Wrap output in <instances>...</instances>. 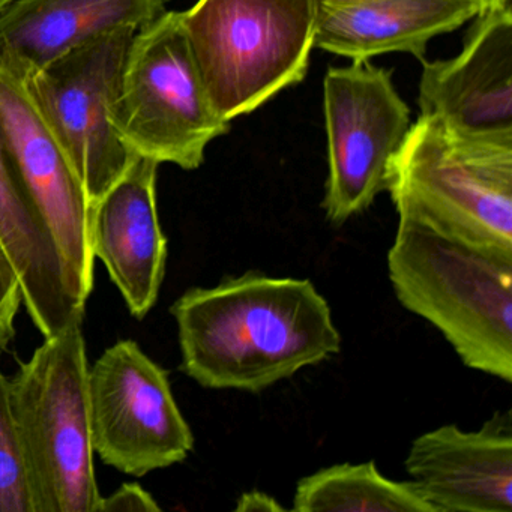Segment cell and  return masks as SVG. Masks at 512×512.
<instances>
[{"label": "cell", "instance_id": "2", "mask_svg": "<svg viewBox=\"0 0 512 512\" xmlns=\"http://www.w3.org/2000/svg\"><path fill=\"white\" fill-rule=\"evenodd\" d=\"M388 272L400 304L436 326L464 365L512 382V253L398 218Z\"/></svg>", "mask_w": 512, "mask_h": 512}, {"label": "cell", "instance_id": "11", "mask_svg": "<svg viewBox=\"0 0 512 512\" xmlns=\"http://www.w3.org/2000/svg\"><path fill=\"white\" fill-rule=\"evenodd\" d=\"M473 20L458 55L422 62L421 115L467 133L512 136V5Z\"/></svg>", "mask_w": 512, "mask_h": 512}, {"label": "cell", "instance_id": "23", "mask_svg": "<svg viewBox=\"0 0 512 512\" xmlns=\"http://www.w3.org/2000/svg\"><path fill=\"white\" fill-rule=\"evenodd\" d=\"M319 2V0H317ZM335 2H350V0H335Z\"/></svg>", "mask_w": 512, "mask_h": 512}, {"label": "cell", "instance_id": "15", "mask_svg": "<svg viewBox=\"0 0 512 512\" xmlns=\"http://www.w3.org/2000/svg\"><path fill=\"white\" fill-rule=\"evenodd\" d=\"M478 0H319L316 49L370 61L388 53H409L425 61L428 43L482 13Z\"/></svg>", "mask_w": 512, "mask_h": 512}, {"label": "cell", "instance_id": "21", "mask_svg": "<svg viewBox=\"0 0 512 512\" xmlns=\"http://www.w3.org/2000/svg\"><path fill=\"white\" fill-rule=\"evenodd\" d=\"M238 512L251 511H284V506L280 505L274 497L268 496L263 491H247L238 499L235 506Z\"/></svg>", "mask_w": 512, "mask_h": 512}, {"label": "cell", "instance_id": "22", "mask_svg": "<svg viewBox=\"0 0 512 512\" xmlns=\"http://www.w3.org/2000/svg\"><path fill=\"white\" fill-rule=\"evenodd\" d=\"M482 5V10H491V8L506 7L511 5V0H478Z\"/></svg>", "mask_w": 512, "mask_h": 512}, {"label": "cell", "instance_id": "16", "mask_svg": "<svg viewBox=\"0 0 512 512\" xmlns=\"http://www.w3.org/2000/svg\"><path fill=\"white\" fill-rule=\"evenodd\" d=\"M0 241L19 275L23 302L44 337L58 334L70 323L83 322L85 310L71 296L55 239L23 181L2 127Z\"/></svg>", "mask_w": 512, "mask_h": 512}, {"label": "cell", "instance_id": "3", "mask_svg": "<svg viewBox=\"0 0 512 512\" xmlns=\"http://www.w3.org/2000/svg\"><path fill=\"white\" fill-rule=\"evenodd\" d=\"M398 218L467 244L512 253V136H485L421 115L392 157Z\"/></svg>", "mask_w": 512, "mask_h": 512}, {"label": "cell", "instance_id": "13", "mask_svg": "<svg viewBox=\"0 0 512 512\" xmlns=\"http://www.w3.org/2000/svg\"><path fill=\"white\" fill-rule=\"evenodd\" d=\"M158 166L151 158L137 157L89 218L92 256L104 263L139 320L157 302L166 274L167 239L157 211Z\"/></svg>", "mask_w": 512, "mask_h": 512}, {"label": "cell", "instance_id": "20", "mask_svg": "<svg viewBox=\"0 0 512 512\" xmlns=\"http://www.w3.org/2000/svg\"><path fill=\"white\" fill-rule=\"evenodd\" d=\"M116 511L158 512L161 508L157 500L142 488V485L136 482H125L109 497H101L97 512Z\"/></svg>", "mask_w": 512, "mask_h": 512}, {"label": "cell", "instance_id": "19", "mask_svg": "<svg viewBox=\"0 0 512 512\" xmlns=\"http://www.w3.org/2000/svg\"><path fill=\"white\" fill-rule=\"evenodd\" d=\"M23 302L22 284L7 248L0 241V349L16 335L17 313Z\"/></svg>", "mask_w": 512, "mask_h": 512}, {"label": "cell", "instance_id": "12", "mask_svg": "<svg viewBox=\"0 0 512 512\" xmlns=\"http://www.w3.org/2000/svg\"><path fill=\"white\" fill-rule=\"evenodd\" d=\"M404 467L436 512H512L511 412L476 431L451 424L422 434Z\"/></svg>", "mask_w": 512, "mask_h": 512}, {"label": "cell", "instance_id": "8", "mask_svg": "<svg viewBox=\"0 0 512 512\" xmlns=\"http://www.w3.org/2000/svg\"><path fill=\"white\" fill-rule=\"evenodd\" d=\"M323 113L328 179L322 206L326 218L340 226L385 191L389 163L412 122L391 73L370 61L326 71Z\"/></svg>", "mask_w": 512, "mask_h": 512}, {"label": "cell", "instance_id": "18", "mask_svg": "<svg viewBox=\"0 0 512 512\" xmlns=\"http://www.w3.org/2000/svg\"><path fill=\"white\" fill-rule=\"evenodd\" d=\"M0 512H37L28 460L11 403V380L0 368Z\"/></svg>", "mask_w": 512, "mask_h": 512}, {"label": "cell", "instance_id": "14", "mask_svg": "<svg viewBox=\"0 0 512 512\" xmlns=\"http://www.w3.org/2000/svg\"><path fill=\"white\" fill-rule=\"evenodd\" d=\"M166 0H5L0 73L25 83L71 50L121 28H146Z\"/></svg>", "mask_w": 512, "mask_h": 512}, {"label": "cell", "instance_id": "10", "mask_svg": "<svg viewBox=\"0 0 512 512\" xmlns=\"http://www.w3.org/2000/svg\"><path fill=\"white\" fill-rule=\"evenodd\" d=\"M0 127L23 181L52 232L68 289L85 310L94 284L85 190L20 80L0 73Z\"/></svg>", "mask_w": 512, "mask_h": 512}, {"label": "cell", "instance_id": "6", "mask_svg": "<svg viewBox=\"0 0 512 512\" xmlns=\"http://www.w3.org/2000/svg\"><path fill=\"white\" fill-rule=\"evenodd\" d=\"M125 145L158 164L196 170L209 143L229 133L194 61L181 13L166 11L131 44L115 104Z\"/></svg>", "mask_w": 512, "mask_h": 512}, {"label": "cell", "instance_id": "4", "mask_svg": "<svg viewBox=\"0 0 512 512\" xmlns=\"http://www.w3.org/2000/svg\"><path fill=\"white\" fill-rule=\"evenodd\" d=\"M181 19L209 98L226 121L256 112L307 76L317 0H199Z\"/></svg>", "mask_w": 512, "mask_h": 512}, {"label": "cell", "instance_id": "17", "mask_svg": "<svg viewBox=\"0 0 512 512\" xmlns=\"http://www.w3.org/2000/svg\"><path fill=\"white\" fill-rule=\"evenodd\" d=\"M292 511L436 512L413 482L392 481L374 461L335 464L296 485Z\"/></svg>", "mask_w": 512, "mask_h": 512}, {"label": "cell", "instance_id": "7", "mask_svg": "<svg viewBox=\"0 0 512 512\" xmlns=\"http://www.w3.org/2000/svg\"><path fill=\"white\" fill-rule=\"evenodd\" d=\"M137 32L121 28L101 35L23 83L82 184L89 209L139 157L125 145L113 118Z\"/></svg>", "mask_w": 512, "mask_h": 512}, {"label": "cell", "instance_id": "1", "mask_svg": "<svg viewBox=\"0 0 512 512\" xmlns=\"http://www.w3.org/2000/svg\"><path fill=\"white\" fill-rule=\"evenodd\" d=\"M184 371L209 389L260 392L340 353L331 307L310 280L245 272L170 308Z\"/></svg>", "mask_w": 512, "mask_h": 512}, {"label": "cell", "instance_id": "9", "mask_svg": "<svg viewBox=\"0 0 512 512\" xmlns=\"http://www.w3.org/2000/svg\"><path fill=\"white\" fill-rule=\"evenodd\" d=\"M89 413L94 452L127 475L173 466L193 451L169 373L136 341H118L89 368Z\"/></svg>", "mask_w": 512, "mask_h": 512}, {"label": "cell", "instance_id": "5", "mask_svg": "<svg viewBox=\"0 0 512 512\" xmlns=\"http://www.w3.org/2000/svg\"><path fill=\"white\" fill-rule=\"evenodd\" d=\"M10 380L37 512H97L82 322L47 337Z\"/></svg>", "mask_w": 512, "mask_h": 512}, {"label": "cell", "instance_id": "24", "mask_svg": "<svg viewBox=\"0 0 512 512\" xmlns=\"http://www.w3.org/2000/svg\"><path fill=\"white\" fill-rule=\"evenodd\" d=\"M5 0H0V5L4 4Z\"/></svg>", "mask_w": 512, "mask_h": 512}]
</instances>
